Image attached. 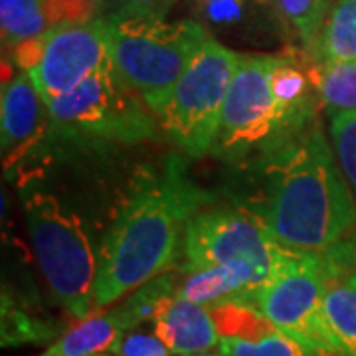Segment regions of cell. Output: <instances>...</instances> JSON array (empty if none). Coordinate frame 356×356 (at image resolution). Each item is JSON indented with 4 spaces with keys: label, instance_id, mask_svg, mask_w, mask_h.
Returning <instances> with one entry per match:
<instances>
[{
    "label": "cell",
    "instance_id": "f1b7e54d",
    "mask_svg": "<svg viewBox=\"0 0 356 356\" xmlns=\"http://www.w3.org/2000/svg\"><path fill=\"white\" fill-rule=\"evenodd\" d=\"M208 2H210V0H208Z\"/></svg>",
    "mask_w": 356,
    "mask_h": 356
},
{
    "label": "cell",
    "instance_id": "3957f363",
    "mask_svg": "<svg viewBox=\"0 0 356 356\" xmlns=\"http://www.w3.org/2000/svg\"><path fill=\"white\" fill-rule=\"evenodd\" d=\"M109 62L156 113L200 51L208 32L194 20L109 14Z\"/></svg>",
    "mask_w": 356,
    "mask_h": 356
},
{
    "label": "cell",
    "instance_id": "277c9868",
    "mask_svg": "<svg viewBox=\"0 0 356 356\" xmlns=\"http://www.w3.org/2000/svg\"><path fill=\"white\" fill-rule=\"evenodd\" d=\"M56 133L99 145H135L154 137L156 117L140 95L103 64L76 89L46 102Z\"/></svg>",
    "mask_w": 356,
    "mask_h": 356
},
{
    "label": "cell",
    "instance_id": "4316f807",
    "mask_svg": "<svg viewBox=\"0 0 356 356\" xmlns=\"http://www.w3.org/2000/svg\"><path fill=\"white\" fill-rule=\"evenodd\" d=\"M177 0H168V4H170V8H172V4H175Z\"/></svg>",
    "mask_w": 356,
    "mask_h": 356
},
{
    "label": "cell",
    "instance_id": "d4e9b609",
    "mask_svg": "<svg viewBox=\"0 0 356 356\" xmlns=\"http://www.w3.org/2000/svg\"><path fill=\"white\" fill-rule=\"evenodd\" d=\"M168 10H170L168 0H115V10L111 14L165 18Z\"/></svg>",
    "mask_w": 356,
    "mask_h": 356
},
{
    "label": "cell",
    "instance_id": "484cf974",
    "mask_svg": "<svg viewBox=\"0 0 356 356\" xmlns=\"http://www.w3.org/2000/svg\"><path fill=\"white\" fill-rule=\"evenodd\" d=\"M186 356H222V355H208V353H204V355H186Z\"/></svg>",
    "mask_w": 356,
    "mask_h": 356
},
{
    "label": "cell",
    "instance_id": "44dd1931",
    "mask_svg": "<svg viewBox=\"0 0 356 356\" xmlns=\"http://www.w3.org/2000/svg\"><path fill=\"white\" fill-rule=\"evenodd\" d=\"M175 291H177L175 280L170 275L163 273V275H159L153 281H149L143 287H139L135 291V295L127 297L121 305L117 307L127 331L140 325V323H145V321H149V318H153L156 309L161 305V301Z\"/></svg>",
    "mask_w": 356,
    "mask_h": 356
},
{
    "label": "cell",
    "instance_id": "8992f818",
    "mask_svg": "<svg viewBox=\"0 0 356 356\" xmlns=\"http://www.w3.org/2000/svg\"><path fill=\"white\" fill-rule=\"evenodd\" d=\"M240 56L210 36L154 113L166 135L191 156L212 153Z\"/></svg>",
    "mask_w": 356,
    "mask_h": 356
},
{
    "label": "cell",
    "instance_id": "6da1fadb",
    "mask_svg": "<svg viewBox=\"0 0 356 356\" xmlns=\"http://www.w3.org/2000/svg\"><path fill=\"white\" fill-rule=\"evenodd\" d=\"M252 172L243 210L283 248L323 254L355 238V196L317 119L261 154Z\"/></svg>",
    "mask_w": 356,
    "mask_h": 356
},
{
    "label": "cell",
    "instance_id": "4fadbf2b",
    "mask_svg": "<svg viewBox=\"0 0 356 356\" xmlns=\"http://www.w3.org/2000/svg\"><path fill=\"white\" fill-rule=\"evenodd\" d=\"M125 332L127 327L119 311L113 309L105 315L81 321L40 356H97L107 348H113Z\"/></svg>",
    "mask_w": 356,
    "mask_h": 356
},
{
    "label": "cell",
    "instance_id": "52a82bcc",
    "mask_svg": "<svg viewBox=\"0 0 356 356\" xmlns=\"http://www.w3.org/2000/svg\"><path fill=\"white\" fill-rule=\"evenodd\" d=\"M277 54H242L220 119L212 153L243 161L285 143L281 117L271 93V70Z\"/></svg>",
    "mask_w": 356,
    "mask_h": 356
},
{
    "label": "cell",
    "instance_id": "5bb4252c",
    "mask_svg": "<svg viewBox=\"0 0 356 356\" xmlns=\"http://www.w3.org/2000/svg\"><path fill=\"white\" fill-rule=\"evenodd\" d=\"M311 81L329 117L356 111V62L311 60Z\"/></svg>",
    "mask_w": 356,
    "mask_h": 356
},
{
    "label": "cell",
    "instance_id": "5b68a950",
    "mask_svg": "<svg viewBox=\"0 0 356 356\" xmlns=\"http://www.w3.org/2000/svg\"><path fill=\"white\" fill-rule=\"evenodd\" d=\"M26 224L40 269L51 295L72 317L86 321L95 311L97 257L81 220L48 194L26 198Z\"/></svg>",
    "mask_w": 356,
    "mask_h": 356
},
{
    "label": "cell",
    "instance_id": "83f0119b",
    "mask_svg": "<svg viewBox=\"0 0 356 356\" xmlns=\"http://www.w3.org/2000/svg\"><path fill=\"white\" fill-rule=\"evenodd\" d=\"M97 356H105V355H97Z\"/></svg>",
    "mask_w": 356,
    "mask_h": 356
},
{
    "label": "cell",
    "instance_id": "7402d4cb",
    "mask_svg": "<svg viewBox=\"0 0 356 356\" xmlns=\"http://www.w3.org/2000/svg\"><path fill=\"white\" fill-rule=\"evenodd\" d=\"M331 139L341 170L356 196V111L331 115Z\"/></svg>",
    "mask_w": 356,
    "mask_h": 356
},
{
    "label": "cell",
    "instance_id": "7c38bea8",
    "mask_svg": "<svg viewBox=\"0 0 356 356\" xmlns=\"http://www.w3.org/2000/svg\"><path fill=\"white\" fill-rule=\"evenodd\" d=\"M267 280L266 273L250 261H229L186 273V280L177 287V293L192 303L206 307L248 303Z\"/></svg>",
    "mask_w": 356,
    "mask_h": 356
},
{
    "label": "cell",
    "instance_id": "ba28073f",
    "mask_svg": "<svg viewBox=\"0 0 356 356\" xmlns=\"http://www.w3.org/2000/svg\"><path fill=\"white\" fill-rule=\"evenodd\" d=\"M182 252L184 273L229 261H250L271 277L289 250L275 242L266 226L243 208H204L186 226Z\"/></svg>",
    "mask_w": 356,
    "mask_h": 356
},
{
    "label": "cell",
    "instance_id": "2e32d148",
    "mask_svg": "<svg viewBox=\"0 0 356 356\" xmlns=\"http://www.w3.org/2000/svg\"><path fill=\"white\" fill-rule=\"evenodd\" d=\"M311 60L356 62V0L334 2Z\"/></svg>",
    "mask_w": 356,
    "mask_h": 356
},
{
    "label": "cell",
    "instance_id": "30bf717a",
    "mask_svg": "<svg viewBox=\"0 0 356 356\" xmlns=\"http://www.w3.org/2000/svg\"><path fill=\"white\" fill-rule=\"evenodd\" d=\"M153 321L154 334L172 355H204L220 343L212 309L192 303L177 291L161 301Z\"/></svg>",
    "mask_w": 356,
    "mask_h": 356
},
{
    "label": "cell",
    "instance_id": "7a4b0ae2",
    "mask_svg": "<svg viewBox=\"0 0 356 356\" xmlns=\"http://www.w3.org/2000/svg\"><path fill=\"white\" fill-rule=\"evenodd\" d=\"M212 198L170 159L156 175L143 178L123 204L97 255L95 311L163 275L182 250L186 226Z\"/></svg>",
    "mask_w": 356,
    "mask_h": 356
},
{
    "label": "cell",
    "instance_id": "9a60e30c",
    "mask_svg": "<svg viewBox=\"0 0 356 356\" xmlns=\"http://www.w3.org/2000/svg\"><path fill=\"white\" fill-rule=\"evenodd\" d=\"M325 318L343 356H356V269L325 293Z\"/></svg>",
    "mask_w": 356,
    "mask_h": 356
},
{
    "label": "cell",
    "instance_id": "9c48e42d",
    "mask_svg": "<svg viewBox=\"0 0 356 356\" xmlns=\"http://www.w3.org/2000/svg\"><path fill=\"white\" fill-rule=\"evenodd\" d=\"M107 16L50 28L40 38V56L28 72L44 102L76 89L109 62Z\"/></svg>",
    "mask_w": 356,
    "mask_h": 356
},
{
    "label": "cell",
    "instance_id": "ffe728a7",
    "mask_svg": "<svg viewBox=\"0 0 356 356\" xmlns=\"http://www.w3.org/2000/svg\"><path fill=\"white\" fill-rule=\"evenodd\" d=\"M210 309L220 337L255 341L275 329L255 307L248 303H224Z\"/></svg>",
    "mask_w": 356,
    "mask_h": 356
},
{
    "label": "cell",
    "instance_id": "e0dca14e",
    "mask_svg": "<svg viewBox=\"0 0 356 356\" xmlns=\"http://www.w3.org/2000/svg\"><path fill=\"white\" fill-rule=\"evenodd\" d=\"M0 28L2 46L16 48L24 42L42 38L50 22L40 0H0Z\"/></svg>",
    "mask_w": 356,
    "mask_h": 356
},
{
    "label": "cell",
    "instance_id": "603a6c76",
    "mask_svg": "<svg viewBox=\"0 0 356 356\" xmlns=\"http://www.w3.org/2000/svg\"><path fill=\"white\" fill-rule=\"evenodd\" d=\"M40 2L50 22V28L93 20L97 18L93 14L99 6V0H40Z\"/></svg>",
    "mask_w": 356,
    "mask_h": 356
},
{
    "label": "cell",
    "instance_id": "cb8c5ba5",
    "mask_svg": "<svg viewBox=\"0 0 356 356\" xmlns=\"http://www.w3.org/2000/svg\"><path fill=\"white\" fill-rule=\"evenodd\" d=\"M119 356H170L172 353L156 334L125 332L111 348Z\"/></svg>",
    "mask_w": 356,
    "mask_h": 356
},
{
    "label": "cell",
    "instance_id": "ac0fdd59",
    "mask_svg": "<svg viewBox=\"0 0 356 356\" xmlns=\"http://www.w3.org/2000/svg\"><path fill=\"white\" fill-rule=\"evenodd\" d=\"M332 6V0H277L280 13L297 32V36L305 46L307 56L311 58L317 50L318 40Z\"/></svg>",
    "mask_w": 356,
    "mask_h": 356
},
{
    "label": "cell",
    "instance_id": "d6986e66",
    "mask_svg": "<svg viewBox=\"0 0 356 356\" xmlns=\"http://www.w3.org/2000/svg\"><path fill=\"white\" fill-rule=\"evenodd\" d=\"M218 348L222 356H317L305 344L280 329H273L255 341L220 337Z\"/></svg>",
    "mask_w": 356,
    "mask_h": 356
},
{
    "label": "cell",
    "instance_id": "8fae6325",
    "mask_svg": "<svg viewBox=\"0 0 356 356\" xmlns=\"http://www.w3.org/2000/svg\"><path fill=\"white\" fill-rule=\"evenodd\" d=\"M2 154L8 163L14 154L28 149L38 139L42 123L48 115L44 97L28 72H20L2 88Z\"/></svg>",
    "mask_w": 356,
    "mask_h": 356
}]
</instances>
